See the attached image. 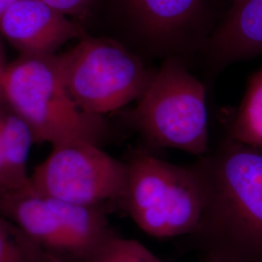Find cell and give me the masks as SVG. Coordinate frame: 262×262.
<instances>
[{"label": "cell", "instance_id": "ba28073f", "mask_svg": "<svg viewBox=\"0 0 262 262\" xmlns=\"http://www.w3.org/2000/svg\"><path fill=\"white\" fill-rule=\"evenodd\" d=\"M0 32L20 56H56L73 39L88 36L84 28L41 0H18L0 17Z\"/></svg>", "mask_w": 262, "mask_h": 262}, {"label": "cell", "instance_id": "2e32d148", "mask_svg": "<svg viewBox=\"0 0 262 262\" xmlns=\"http://www.w3.org/2000/svg\"><path fill=\"white\" fill-rule=\"evenodd\" d=\"M18 0H0V17L3 15V13L10 7L16 3Z\"/></svg>", "mask_w": 262, "mask_h": 262}, {"label": "cell", "instance_id": "5b68a950", "mask_svg": "<svg viewBox=\"0 0 262 262\" xmlns=\"http://www.w3.org/2000/svg\"><path fill=\"white\" fill-rule=\"evenodd\" d=\"M124 202L134 223L147 234L171 238L192 234L203 209L195 171L145 152L131 157Z\"/></svg>", "mask_w": 262, "mask_h": 262}, {"label": "cell", "instance_id": "5bb4252c", "mask_svg": "<svg viewBox=\"0 0 262 262\" xmlns=\"http://www.w3.org/2000/svg\"><path fill=\"white\" fill-rule=\"evenodd\" d=\"M85 262H163L142 244L113 234Z\"/></svg>", "mask_w": 262, "mask_h": 262}, {"label": "cell", "instance_id": "d6986e66", "mask_svg": "<svg viewBox=\"0 0 262 262\" xmlns=\"http://www.w3.org/2000/svg\"><path fill=\"white\" fill-rule=\"evenodd\" d=\"M0 66H6V64L4 63V59H3V58H1V57H0Z\"/></svg>", "mask_w": 262, "mask_h": 262}, {"label": "cell", "instance_id": "ac0fdd59", "mask_svg": "<svg viewBox=\"0 0 262 262\" xmlns=\"http://www.w3.org/2000/svg\"><path fill=\"white\" fill-rule=\"evenodd\" d=\"M204 262H222V261H219V260H215V259H209V258H206L205 260H204Z\"/></svg>", "mask_w": 262, "mask_h": 262}, {"label": "cell", "instance_id": "8992f818", "mask_svg": "<svg viewBox=\"0 0 262 262\" xmlns=\"http://www.w3.org/2000/svg\"><path fill=\"white\" fill-rule=\"evenodd\" d=\"M128 165L91 143L53 147L30 175L31 190L41 196L69 203L100 206L123 199Z\"/></svg>", "mask_w": 262, "mask_h": 262}, {"label": "cell", "instance_id": "9c48e42d", "mask_svg": "<svg viewBox=\"0 0 262 262\" xmlns=\"http://www.w3.org/2000/svg\"><path fill=\"white\" fill-rule=\"evenodd\" d=\"M202 50L215 69L262 54V0H231Z\"/></svg>", "mask_w": 262, "mask_h": 262}, {"label": "cell", "instance_id": "4fadbf2b", "mask_svg": "<svg viewBox=\"0 0 262 262\" xmlns=\"http://www.w3.org/2000/svg\"><path fill=\"white\" fill-rule=\"evenodd\" d=\"M0 262H59L0 213Z\"/></svg>", "mask_w": 262, "mask_h": 262}, {"label": "cell", "instance_id": "7a4b0ae2", "mask_svg": "<svg viewBox=\"0 0 262 262\" xmlns=\"http://www.w3.org/2000/svg\"><path fill=\"white\" fill-rule=\"evenodd\" d=\"M56 56H20L3 73L4 100L35 142L53 147L91 143L105 135L102 117L84 112L66 89Z\"/></svg>", "mask_w": 262, "mask_h": 262}, {"label": "cell", "instance_id": "8fae6325", "mask_svg": "<svg viewBox=\"0 0 262 262\" xmlns=\"http://www.w3.org/2000/svg\"><path fill=\"white\" fill-rule=\"evenodd\" d=\"M34 142L32 132L15 113L0 111V154L13 192L31 189L28 160Z\"/></svg>", "mask_w": 262, "mask_h": 262}, {"label": "cell", "instance_id": "30bf717a", "mask_svg": "<svg viewBox=\"0 0 262 262\" xmlns=\"http://www.w3.org/2000/svg\"><path fill=\"white\" fill-rule=\"evenodd\" d=\"M0 213L59 262H71L59 220L47 198L27 191L0 193Z\"/></svg>", "mask_w": 262, "mask_h": 262}, {"label": "cell", "instance_id": "ffe728a7", "mask_svg": "<svg viewBox=\"0 0 262 262\" xmlns=\"http://www.w3.org/2000/svg\"><path fill=\"white\" fill-rule=\"evenodd\" d=\"M0 57H1V58H3V55H2V52H1V50H0Z\"/></svg>", "mask_w": 262, "mask_h": 262}, {"label": "cell", "instance_id": "277c9868", "mask_svg": "<svg viewBox=\"0 0 262 262\" xmlns=\"http://www.w3.org/2000/svg\"><path fill=\"white\" fill-rule=\"evenodd\" d=\"M56 57L72 99L84 112L98 117L137 101L156 73L139 56L109 38L85 36Z\"/></svg>", "mask_w": 262, "mask_h": 262}, {"label": "cell", "instance_id": "6da1fadb", "mask_svg": "<svg viewBox=\"0 0 262 262\" xmlns=\"http://www.w3.org/2000/svg\"><path fill=\"white\" fill-rule=\"evenodd\" d=\"M191 167L203 193L192 235L206 258L262 262V149L227 137Z\"/></svg>", "mask_w": 262, "mask_h": 262}, {"label": "cell", "instance_id": "52a82bcc", "mask_svg": "<svg viewBox=\"0 0 262 262\" xmlns=\"http://www.w3.org/2000/svg\"><path fill=\"white\" fill-rule=\"evenodd\" d=\"M139 47L157 56H176L204 47L211 0H119Z\"/></svg>", "mask_w": 262, "mask_h": 262}, {"label": "cell", "instance_id": "e0dca14e", "mask_svg": "<svg viewBox=\"0 0 262 262\" xmlns=\"http://www.w3.org/2000/svg\"><path fill=\"white\" fill-rule=\"evenodd\" d=\"M6 66H0V102L2 100H4V96H3V73H4V69Z\"/></svg>", "mask_w": 262, "mask_h": 262}, {"label": "cell", "instance_id": "3957f363", "mask_svg": "<svg viewBox=\"0 0 262 262\" xmlns=\"http://www.w3.org/2000/svg\"><path fill=\"white\" fill-rule=\"evenodd\" d=\"M152 146L204 157L209 150L206 90L180 56H167L131 112Z\"/></svg>", "mask_w": 262, "mask_h": 262}, {"label": "cell", "instance_id": "7c38bea8", "mask_svg": "<svg viewBox=\"0 0 262 262\" xmlns=\"http://www.w3.org/2000/svg\"><path fill=\"white\" fill-rule=\"evenodd\" d=\"M228 138L262 149V69L249 79L229 127Z\"/></svg>", "mask_w": 262, "mask_h": 262}, {"label": "cell", "instance_id": "9a60e30c", "mask_svg": "<svg viewBox=\"0 0 262 262\" xmlns=\"http://www.w3.org/2000/svg\"><path fill=\"white\" fill-rule=\"evenodd\" d=\"M69 18H84L94 0H41Z\"/></svg>", "mask_w": 262, "mask_h": 262}]
</instances>
